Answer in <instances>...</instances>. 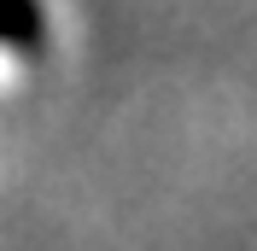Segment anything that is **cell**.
<instances>
[{"label": "cell", "mask_w": 257, "mask_h": 251, "mask_svg": "<svg viewBox=\"0 0 257 251\" xmlns=\"http://www.w3.org/2000/svg\"><path fill=\"white\" fill-rule=\"evenodd\" d=\"M35 41H41V6L0 0V47H35Z\"/></svg>", "instance_id": "6da1fadb"}]
</instances>
